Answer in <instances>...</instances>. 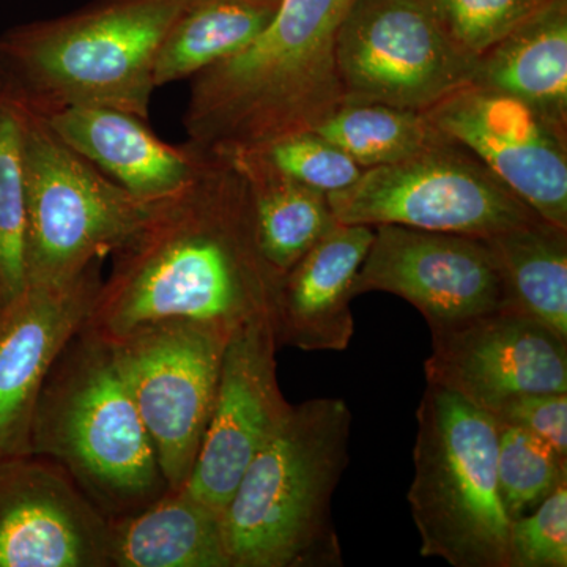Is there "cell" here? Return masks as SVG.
Masks as SVG:
<instances>
[{"label": "cell", "instance_id": "obj_1", "mask_svg": "<svg viewBox=\"0 0 567 567\" xmlns=\"http://www.w3.org/2000/svg\"><path fill=\"white\" fill-rule=\"evenodd\" d=\"M153 203L114 252L82 330L114 342L144 324L196 320L235 331L274 316L281 276L265 259L251 197L226 153Z\"/></svg>", "mask_w": 567, "mask_h": 567}, {"label": "cell", "instance_id": "obj_2", "mask_svg": "<svg viewBox=\"0 0 567 567\" xmlns=\"http://www.w3.org/2000/svg\"><path fill=\"white\" fill-rule=\"evenodd\" d=\"M349 3L281 0L248 47L192 78L186 142L229 153L315 130L344 102L334 48Z\"/></svg>", "mask_w": 567, "mask_h": 567}, {"label": "cell", "instance_id": "obj_3", "mask_svg": "<svg viewBox=\"0 0 567 567\" xmlns=\"http://www.w3.org/2000/svg\"><path fill=\"white\" fill-rule=\"evenodd\" d=\"M189 2L93 0L10 29L0 37V96L40 117L103 106L148 121L156 54Z\"/></svg>", "mask_w": 567, "mask_h": 567}, {"label": "cell", "instance_id": "obj_4", "mask_svg": "<svg viewBox=\"0 0 567 567\" xmlns=\"http://www.w3.org/2000/svg\"><path fill=\"white\" fill-rule=\"evenodd\" d=\"M352 413L338 398L292 405L224 509L230 567H338L331 502L349 465Z\"/></svg>", "mask_w": 567, "mask_h": 567}, {"label": "cell", "instance_id": "obj_5", "mask_svg": "<svg viewBox=\"0 0 567 567\" xmlns=\"http://www.w3.org/2000/svg\"><path fill=\"white\" fill-rule=\"evenodd\" d=\"M31 453L61 465L110 520L140 513L169 491L114 347L85 330L44 382Z\"/></svg>", "mask_w": 567, "mask_h": 567}, {"label": "cell", "instance_id": "obj_6", "mask_svg": "<svg viewBox=\"0 0 567 567\" xmlns=\"http://www.w3.org/2000/svg\"><path fill=\"white\" fill-rule=\"evenodd\" d=\"M409 499L421 557L454 567H513L499 495L495 416L445 388L425 386L416 412Z\"/></svg>", "mask_w": 567, "mask_h": 567}, {"label": "cell", "instance_id": "obj_7", "mask_svg": "<svg viewBox=\"0 0 567 567\" xmlns=\"http://www.w3.org/2000/svg\"><path fill=\"white\" fill-rule=\"evenodd\" d=\"M25 281H66L103 262L141 226L155 200L134 196L22 111Z\"/></svg>", "mask_w": 567, "mask_h": 567}, {"label": "cell", "instance_id": "obj_8", "mask_svg": "<svg viewBox=\"0 0 567 567\" xmlns=\"http://www.w3.org/2000/svg\"><path fill=\"white\" fill-rule=\"evenodd\" d=\"M336 221L404 226L488 238L540 218L468 148L443 140L416 155L364 169L328 196Z\"/></svg>", "mask_w": 567, "mask_h": 567}, {"label": "cell", "instance_id": "obj_9", "mask_svg": "<svg viewBox=\"0 0 567 567\" xmlns=\"http://www.w3.org/2000/svg\"><path fill=\"white\" fill-rule=\"evenodd\" d=\"M233 333L175 319L144 324L111 342L169 488L185 486L192 476Z\"/></svg>", "mask_w": 567, "mask_h": 567}, {"label": "cell", "instance_id": "obj_10", "mask_svg": "<svg viewBox=\"0 0 567 567\" xmlns=\"http://www.w3.org/2000/svg\"><path fill=\"white\" fill-rule=\"evenodd\" d=\"M336 65L344 100L425 112L472 84L475 58L454 43L423 0H350Z\"/></svg>", "mask_w": 567, "mask_h": 567}, {"label": "cell", "instance_id": "obj_11", "mask_svg": "<svg viewBox=\"0 0 567 567\" xmlns=\"http://www.w3.org/2000/svg\"><path fill=\"white\" fill-rule=\"evenodd\" d=\"M427 385L495 415L525 394L567 393V338L514 309L431 328Z\"/></svg>", "mask_w": 567, "mask_h": 567}, {"label": "cell", "instance_id": "obj_12", "mask_svg": "<svg viewBox=\"0 0 567 567\" xmlns=\"http://www.w3.org/2000/svg\"><path fill=\"white\" fill-rule=\"evenodd\" d=\"M274 316L238 327L224 349L218 390L189 494L224 514L252 458L289 415L278 382Z\"/></svg>", "mask_w": 567, "mask_h": 567}, {"label": "cell", "instance_id": "obj_13", "mask_svg": "<svg viewBox=\"0 0 567 567\" xmlns=\"http://www.w3.org/2000/svg\"><path fill=\"white\" fill-rule=\"evenodd\" d=\"M386 292L415 306L429 328L505 308V287L484 238L404 226L374 227L353 295Z\"/></svg>", "mask_w": 567, "mask_h": 567}, {"label": "cell", "instance_id": "obj_14", "mask_svg": "<svg viewBox=\"0 0 567 567\" xmlns=\"http://www.w3.org/2000/svg\"><path fill=\"white\" fill-rule=\"evenodd\" d=\"M424 114L540 218L567 229V132L527 104L472 84Z\"/></svg>", "mask_w": 567, "mask_h": 567}, {"label": "cell", "instance_id": "obj_15", "mask_svg": "<svg viewBox=\"0 0 567 567\" xmlns=\"http://www.w3.org/2000/svg\"><path fill=\"white\" fill-rule=\"evenodd\" d=\"M110 528L51 458H0V567H110Z\"/></svg>", "mask_w": 567, "mask_h": 567}, {"label": "cell", "instance_id": "obj_16", "mask_svg": "<svg viewBox=\"0 0 567 567\" xmlns=\"http://www.w3.org/2000/svg\"><path fill=\"white\" fill-rule=\"evenodd\" d=\"M95 262L66 281L31 284L0 316V458L31 454L37 401L102 284Z\"/></svg>", "mask_w": 567, "mask_h": 567}, {"label": "cell", "instance_id": "obj_17", "mask_svg": "<svg viewBox=\"0 0 567 567\" xmlns=\"http://www.w3.org/2000/svg\"><path fill=\"white\" fill-rule=\"evenodd\" d=\"M374 227L338 223L281 276L274 309L276 342L303 352H344L353 338L350 303Z\"/></svg>", "mask_w": 567, "mask_h": 567}, {"label": "cell", "instance_id": "obj_18", "mask_svg": "<svg viewBox=\"0 0 567 567\" xmlns=\"http://www.w3.org/2000/svg\"><path fill=\"white\" fill-rule=\"evenodd\" d=\"M43 118L71 148L142 199L158 200L178 192L210 155L189 142L167 144L147 121L114 107H69Z\"/></svg>", "mask_w": 567, "mask_h": 567}, {"label": "cell", "instance_id": "obj_19", "mask_svg": "<svg viewBox=\"0 0 567 567\" xmlns=\"http://www.w3.org/2000/svg\"><path fill=\"white\" fill-rule=\"evenodd\" d=\"M472 85L516 99L567 132V0H547L481 54Z\"/></svg>", "mask_w": 567, "mask_h": 567}, {"label": "cell", "instance_id": "obj_20", "mask_svg": "<svg viewBox=\"0 0 567 567\" xmlns=\"http://www.w3.org/2000/svg\"><path fill=\"white\" fill-rule=\"evenodd\" d=\"M110 567H230L223 513L185 487L111 520Z\"/></svg>", "mask_w": 567, "mask_h": 567}, {"label": "cell", "instance_id": "obj_21", "mask_svg": "<svg viewBox=\"0 0 567 567\" xmlns=\"http://www.w3.org/2000/svg\"><path fill=\"white\" fill-rule=\"evenodd\" d=\"M226 155L248 185L257 241L265 259L282 276L338 224L328 196L275 173L249 153Z\"/></svg>", "mask_w": 567, "mask_h": 567}, {"label": "cell", "instance_id": "obj_22", "mask_svg": "<svg viewBox=\"0 0 567 567\" xmlns=\"http://www.w3.org/2000/svg\"><path fill=\"white\" fill-rule=\"evenodd\" d=\"M281 0H192L164 37L155 65V87L192 80L230 58L274 20Z\"/></svg>", "mask_w": 567, "mask_h": 567}, {"label": "cell", "instance_id": "obj_23", "mask_svg": "<svg viewBox=\"0 0 567 567\" xmlns=\"http://www.w3.org/2000/svg\"><path fill=\"white\" fill-rule=\"evenodd\" d=\"M505 287V308L567 338V229L546 219L484 238Z\"/></svg>", "mask_w": 567, "mask_h": 567}, {"label": "cell", "instance_id": "obj_24", "mask_svg": "<svg viewBox=\"0 0 567 567\" xmlns=\"http://www.w3.org/2000/svg\"><path fill=\"white\" fill-rule=\"evenodd\" d=\"M312 132L363 171L402 162L443 140L424 112L354 100H344Z\"/></svg>", "mask_w": 567, "mask_h": 567}, {"label": "cell", "instance_id": "obj_25", "mask_svg": "<svg viewBox=\"0 0 567 567\" xmlns=\"http://www.w3.org/2000/svg\"><path fill=\"white\" fill-rule=\"evenodd\" d=\"M22 112L0 96V316L24 293Z\"/></svg>", "mask_w": 567, "mask_h": 567}, {"label": "cell", "instance_id": "obj_26", "mask_svg": "<svg viewBox=\"0 0 567 567\" xmlns=\"http://www.w3.org/2000/svg\"><path fill=\"white\" fill-rule=\"evenodd\" d=\"M496 473L503 506L516 520L567 480V461L524 429L498 423Z\"/></svg>", "mask_w": 567, "mask_h": 567}, {"label": "cell", "instance_id": "obj_27", "mask_svg": "<svg viewBox=\"0 0 567 567\" xmlns=\"http://www.w3.org/2000/svg\"><path fill=\"white\" fill-rule=\"evenodd\" d=\"M238 152L249 153L275 173L327 196L349 188L363 174L349 155L312 130Z\"/></svg>", "mask_w": 567, "mask_h": 567}, {"label": "cell", "instance_id": "obj_28", "mask_svg": "<svg viewBox=\"0 0 567 567\" xmlns=\"http://www.w3.org/2000/svg\"><path fill=\"white\" fill-rule=\"evenodd\" d=\"M443 31L470 58L514 31L547 0H423Z\"/></svg>", "mask_w": 567, "mask_h": 567}, {"label": "cell", "instance_id": "obj_29", "mask_svg": "<svg viewBox=\"0 0 567 567\" xmlns=\"http://www.w3.org/2000/svg\"><path fill=\"white\" fill-rule=\"evenodd\" d=\"M513 567L567 566V480L511 524Z\"/></svg>", "mask_w": 567, "mask_h": 567}, {"label": "cell", "instance_id": "obj_30", "mask_svg": "<svg viewBox=\"0 0 567 567\" xmlns=\"http://www.w3.org/2000/svg\"><path fill=\"white\" fill-rule=\"evenodd\" d=\"M498 423L516 425L567 461V393L525 394L495 413Z\"/></svg>", "mask_w": 567, "mask_h": 567}]
</instances>
